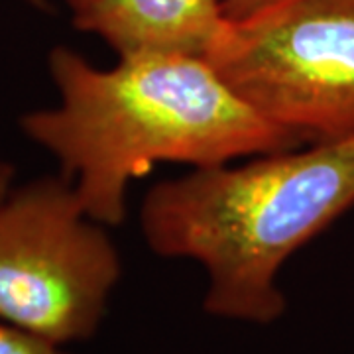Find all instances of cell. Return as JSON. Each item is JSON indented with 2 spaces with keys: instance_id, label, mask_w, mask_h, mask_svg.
Wrapping results in <instances>:
<instances>
[{
  "instance_id": "7",
  "label": "cell",
  "mask_w": 354,
  "mask_h": 354,
  "mask_svg": "<svg viewBox=\"0 0 354 354\" xmlns=\"http://www.w3.org/2000/svg\"><path fill=\"white\" fill-rule=\"evenodd\" d=\"M272 2H276V0H221V8H223L225 18L234 22V20L252 16L254 12L270 6Z\"/></svg>"
},
{
  "instance_id": "5",
  "label": "cell",
  "mask_w": 354,
  "mask_h": 354,
  "mask_svg": "<svg viewBox=\"0 0 354 354\" xmlns=\"http://www.w3.org/2000/svg\"><path fill=\"white\" fill-rule=\"evenodd\" d=\"M71 14L77 30L104 39L118 57L132 53L205 57L227 22L221 0H91Z\"/></svg>"
},
{
  "instance_id": "2",
  "label": "cell",
  "mask_w": 354,
  "mask_h": 354,
  "mask_svg": "<svg viewBox=\"0 0 354 354\" xmlns=\"http://www.w3.org/2000/svg\"><path fill=\"white\" fill-rule=\"evenodd\" d=\"M353 205L348 136L162 181L142 201L140 230L158 256L201 266L209 315L272 325L288 309L281 268Z\"/></svg>"
},
{
  "instance_id": "1",
  "label": "cell",
  "mask_w": 354,
  "mask_h": 354,
  "mask_svg": "<svg viewBox=\"0 0 354 354\" xmlns=\"http://www.w3.org/2000/svg\"><path fill=\"white\" fill-rule=\"evenodd\" d=\"M48 71L59 102L26 113L20 128L104 227L122 225L128 187L156 164L211 167L304 146L242 102L205 57L132 53L102 69L57 46Z\"/></svg>"
},
{
  "instance_id": "8",
  "label": "cell",
  "mask_w": 354,
  "mask_h": 354,
  "mask_svg": "<svg viewBox=\"0 0 354 354\" xmlns=\"http://www.w3.org/2000/svg\"><path fill=\"white\" fill-rule=\"evenodd\" d=\"M14 187V165L0 160V199Z\"/></svg>"
},
{
  "instance_id": "9",
  "label": "cell",
  "mask_w": 354,
  "mask_h": 354,
  "mask_svg": "<svg viewBox=\"0 0 354 354\" xmlns=\"http://www.w3.org/2000/svg\"><path fill=\"white\" fill-rule=\"evenodd\" d=\"M65 2L69 4V8H71V12H73V10H77V8H81V6L88 4L91 0H65Z\"/></svg>"
},
{
  "instance_id": "3",
  "label": "cell",
  "mask_w": 354,
  "mask_h": 354,
  "mask_svg": "<svg viewBox=\"0 0 354 354\" xmlns=\"http://www.w3.org/2000/svg\"><path fill=\"white\" fill-rule=\"evenodd\" d=\"M205 59L304 146L354 136V0H276L227 20Z\"/></svg>"
},
{
  "instance_id": "6",
  "label": "cell",
  "mask_w": 354,
  "mask_h": 354,
  "mask_svg": "<svg viewBox=\"0 0 354 354\" xmlns=\"http://www.w3.org/2000/svg\"><path fill=\"white\" fill-rule=\"evenodd\" d=\"M0 354H67L62 344L0 321Z\"/></svg>"
},
{
  "instance_id": "10",
  "label": "cell",
  "mask_w": 354,
  "mask_h": 354,
  "mask_svg": "<svg viewBox=\"0 0 354 354\" xmlns=\"http://www.w3.org/2000/svg\"><path fill=\"white\" fill-rule=\"evenodd\" d=\"M28 4H32V6H38V8H46V0H24Z\"/></svg>"
},
{
  "instance_id": "4",
  "label": "cell",
  "mask_w": 354,
  "mask_h": 354,
  "mask_svg": "<svg viewBox=\"0 0 354 354\" xmlns=\"http://www.w3.org/2000/svg\"><path fill=\"white\" fill-rule=\"evenodd\" d=\"M120 276L114 242L67 177H39L0 199V321L62 346L88 341Z\"/></svg>"
}]
</instances>
